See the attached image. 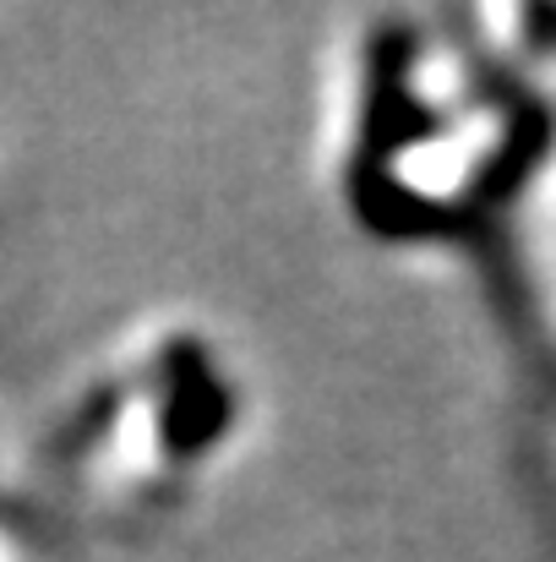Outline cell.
Instances as JSON below:
<instances>
[{
  "label": "cell",
  "instance_id": "1",
  "mask_svg": "<svg viewBox=\"0 0 556 562\" xmlns=\"http://www.w3.org/2000/svg\"><path fill=\"white\" fill-rule=\"evenodd\" d=\"M235 350L196 317H143L71 387L49 453L77 508L104 525H154L224 470L246 431Z\"/></svg>",
  "mask_w": 556,
  "mask_h": 562
},
{
  "label": "cell",
  "instance_id": "2",
  "mask_svg": "<svg viewBox=\"0 0 556 562\" xmlns=\"http://www.w3.org/2000/svg\"><path fill=\"white\" fill-rule=\"evenodd\" d=\"M350 187L371 224L431 229L464 224L513 165L508 104L453 55L425 38H376L361 55L350 110Z\"/></svg>",
  "mask_w": 556,
  "mask_h": 562
},
{
  "label": "cell",
  "instance_id": "3",
  "mask_svg": "<svg viewBox=\"0 0 556 562\" xmlns=\"http://www.w3.org/2000/svg\"><path fill=\"white\" fill-rule=\"evenodd\" d=\"M0 562H44L33 508L5 475V448H0Z\"/></svg>",
  "mask_w": 556,
  "mask_h": 562
}]
</instances>
